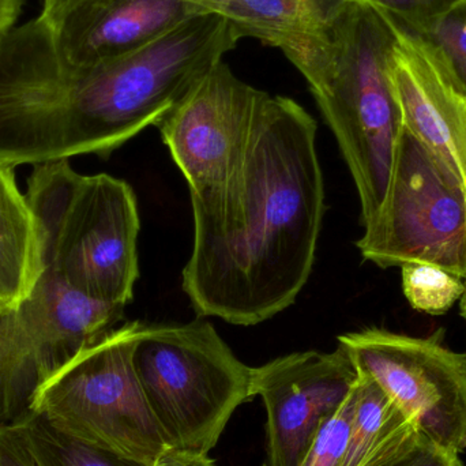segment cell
<instances>
[{
  "label": "cell",
  "mask_w": 466,
  "mask_h": 466,
  "mask_svg": "<svg viewBox=\"0 0 466 466\" xmlns=\"http://www.w3.org/2000/svg\"><path fill=\"white\" fill-rule=\"evenodd\" d=\"M317 130L300 104L268 95L240 174L218 198L193 207L182 285L199 317L252 326L295 303L326 212Z\"/></svg>",
  "instance_id": "obj_1"
},
{
  "label": "cell",
  "mask_w": 466,
  "mask_h": 466,
  "mask_svg": "<svg viewBox=\"0 0 466 466\" xmlns=\"http://www.w3.org/2000/svg\"><path fill=\"white\" fill-rule=\"evenodd\" d=\"M394 37L390 16L353 0L317 35L279 48L306 78L336 137L358 190L363 227L385 201L404 127L389 70Z\"/></svg>",
  "instance_id": "obj_2"
},
{
  "label": "cell",
  "mask_w": 466,
  "mask_h": 466,
  "mask_svg": "<svg viewBox=\"0 0 466 466\" xmlns=\"http://www.w3.org/2000/svg\"><path fill=\"white\" fill-rule=\"evenodd\" d=\"M25 197L40 227L43 268L95 300L133 301L141 223L127 182L84 177L63 160L35 166Z\"/></svg>",
  "instance_id": "obj_3"
},
{
  "label": "cell",
  "mask_w": 466,
  "mask_h": 466,
  "mask_svg": "<svg viewBox=\"0 0 466 466\" xmlns=\"http://www.w3.org/2000/svg\"><path fill=\"white\" fill-rule=\"evenodd\" d=\"M134 367L169 449L210 454L233 413L254 399L244 364L212 323L142 326Z\"/></svg>",
  "instance_id": "obj_4"
},
{
  "label": "cell",
  "mask_w": 466,
  "mask_h": 466,
  "mask_svg": "<svg viewBox=\"0 0 466 466\" xmlns=\"http://www.w3.org/2000/svg\"><path fill=\"white\" fill-rule=\"evenodd\" d=\"M141 322H128L76 353L35 391L29 412L96 451L153 466L169 446L134 367Z\"/></svg>",
  "instance_id": "obj_5"
},
{
  "label": "cell",
  "mask_w": 466,
  "mask_h": 466,
  "mask_svg": "<svg viewBox=\"0 0 466 466\" xmlns=\"http://www.w3.org/2000/svg\"><path fill=\"white\" fill-rule=\"evenodd\" d=\"M356 246L382 268L427 263L466 281V187L405 127L385 201Z\"/></svg>",
  "instance_id": "obj_6"
},
{
  "label": "cell",
  "mask_w": 466,
  "mask_h": 466,
  "mask_svg": "<svg viewBox=\"0 0 466 466\" xmlns=\"http://www.w3.org/2000/svg\"><path fill=\"white\" fill-rule=\"evenodd\" d=\"M125 309L84 295L44 268L26 300L0 325V426L26 415L37 389L115 329Z\"/></svg>",
  "instance_id": "obj_7"
},
{
  "label": "cell",
  "mask_w": 466,
  "mask_h": 466,
  "mask_svg": "<svg viewBox=\"0 0 466 466\" xmlns=\"http://www.w3.org/2000/svg\"><path fill=\"white\" fill-rule=\"evenodd\" d=\"M359 374L374 380L412 419L426 442L460 456L466 451V353L438 337L366 329L339 337Z\"/></svg>",
  "instance_id": "obj_8"
},
{
  "label": "cell",
  "mask_w": 466,
  "mask_h": 466,
  "mask_svg": "<svg viewBox=\"0 0 466 466\" xmlns=\"http://www.w3.org/2000/svg\"><path fill=\"white\" fill-rule=\"evenodd\" d=\"M268 96L221 60L157 126L190 188L191 207L218 198L240 174Z\"/></svg>",
  "instance_id": "obj_9"
},
{
  "label": "cell",
  "mask_w": 466,
  "mask_h": 466,
  "mask_svg": "<svg viewBox=\"0 0 466 466\" xmlns=\"http://www.w3.org/2000/svg\"><path fill=\"white\" fill-rule=\"evenodd\" d=\"M356 380L358 370L339 344L333 352L289 353L254 367L252 394L262 400L268 418V466L300 465Z\"/></svg>",
  "instance_id": "obj_10"
},
{
  "label": "cell",
  "mask_w": 466,
  "mask_h": 466,
  "mask_svg": "<svg viewBox=\"0 0 466 466\" xmlns=\"http://www.w3.org/2000/svg\"><path fill=\"white\" fill-rule=\"evenodd\" d=\"M201 11L186 0H56L40 15L70 65H100L144 48Z\"/></svg>",
  "instance_id": "obj_11"
},
{
  "label": "cell",
  "mask_w": 466,
  "mask_h": 466,
  "mask_svg": "<svg viewBox=\"0 0 466 466\" xmlns=\"http://www.w3.org/2000/svg\"><path fill=\"white\" fill-rule=\"evenodd\" d=\"M394 30L389 70L402 125L466 187L465 93L420 35L396 21Z\"/></svg>",
  "instance_id": "obj_12"
},
{
  "label": "cell",
  "mask_w": 466,
  "mask_h": 466,
  "mask_svg": "<svg viewBox=\"0 0 466 466\" xmlns=\"http://www.w3.org/2000/svg\"><path fill=\"white\" fill-rule=\"evenodd\" d=\"M37 218L16 187L14 167L0 163V309H18L43 273Z\"/></svg>",
  "instance_id": "obj_13"
},
{
  "label": "cell",
  "mask_w": 466,
  "mask_h": 466,
  "mask_svg": "<svg viewBox=\"0 0 466 466\" xmlns=\"http://www.w3.org/2000/svg\"><path fill=\"white\" fill-rule=\"evenodd\" d=\"M421 442L412 419L358 372L355 415L341 466H390Z\"/></svg>",
  "instance_id": "obj_14"
},
{
  "label": "cell",
  "mask_w": 466,
  "mask_h": 466,
  "mask_svg": "<svg viewBox=\"0 0 466 466\" xmlns=\"http://www.w3.org/2000/svg\"><path fill=\"white\" fill-rule=\"evenodd\" d=\"M353 0H223L213 13L226 16L240 38L281 48L317 35Z\"/></svg>",
  "instance_id": "obj_15"
},
{
  "label": "cell",
  "mask_w": 466,
  "mask_h": 466,
  "mask_svg": "<svg viewBox=\"0 0 466 466\" xmlns=\"http://www.w3.org/2000/svg\"><path fill=\"white\" fill-rule=\"evenodd\" d=\"M37 466H141L76 442L33 413L16 419Z\"/></svg>",
  "instance_id": "obj_16"
},
{
  "label": "cell",
  "mask_w": 466,
  "mask_h": 466,
  "mask_svg": "<svg viewBox=\"0 0 466 466\" xmlns=\"http://www.w3.org/2000/svg\"><path fill=\"white\" fill-rule=\"evenodd\" d=\"M402 292L412 309L443 315L461 299L465 281L438 266L407 263L401 266Z\"/></svg>",
  "instance_id": "obj_17"
},
{
  "label": "cell",
  "mask_w": 466,
  "mask_h": 466,
  "mask_svg": "<svg viewBox=\"0 0 466 466\" xmlns=\"http://www.w3.org/2000/svg\"><path fill=\"white\" fill-rule=\"evenodd\" d=\"M416 35L434 49L466 96V0H459Z\"/></svg>",
  "instance_id": "obj_18"
},
{
  "label": "cell",
  "mask_w": 466,
  "mask_h": 466,
  "mask_svg": "<svg viewBox=\"0 0 466 466\" xmlns=\"http://www.w3.org/2000/svg\"><path fill=\"white\" fill-rule=\"evenodd\" d=\"M356 383L341 407L322 424L299 466H341L355 415Z\"/></svg>",
  "instance_id": "obj_19"
},
{
  "label": "cell",
  "mask_w": 466,
  "mask_h": 466,
  "mask_svg": "<svg viewBox=\"0 0 466 466\" xmlns=\"http://www.w3.org/2000/svg\"><path fill=\"white\" fill-rule=\"evenodd\" d=\"M410 32H420L459 0H366Z\"/></svg>",
  "instance_id": "obj_20"
},
{
  "label": "cell",
  "mask_w": 466,
  "mask_h": 466,
  "mask_svg": "<svg viewBox=\"0 0 466 466\" xmlns=\"http://www.w3.org/2000/svg\"><path fill=\"white\" fill-rule=\"evenodd\" d=\"M0 466H37L16 421L0 426Z\"/></svg>",
  "instance_id": "obj_21"
},
{
  "label": "cell",
  "mask_w": 466,
  "mask_h": 466,
  "mask_svg": "<svg viewBox=\"0 0 466 466\" xmlns=\"http://www.w3.org/2000/svg\"><path fill=\"white\" fill-rule=\"evenodd\" d=\"M390 466H465L460 456L448 453L431 443L421 442L407 456L397 460Z\"/></svg>",
  "instance_id": "obj_22"
},
{
  "label": "cell",
  "mask_w": 466,
  "mask_h": 466,
  "mask_svg": "<svg viewBox=\"0 0 466 466\" xmlns=\"http://www.w3.org/2000/svg\"><path fill=\"white\" fill-rule=\"evenodd\" d=\"M153 466H218L210 454L188 453L168 449Z\"/></svg>",
  "instance_id": "obj_23"
},
{
  "label": "cell",
  "mask_w": 466,
  "mask_h": 466,
  "mask_svg": "<svg viewBox=\"0 0 466 466\" xmlns=\"http://www.w3.org/2000/svg\"><path fill=\"white\" fill-rule=\"evenodd\" d=\"M24 7V0H0V38L15 26Z\"/></svg>",
  "instance_id": "obj_24"
},
{
  "label": "cell",
  "mask_w": 466,
  "mask_h": 466,
  "mask_svg": "<svg viewBox=\"0 0 466 466\" xmlns=\"http://www.w3.org/2000/svg\"><path fill=\"white\" fill-rule=\"evenodd\" d=\"M186 2L190 3L191 5H194V7L201 11V13H213L215 8L218 7L223 0H186Z\"/></svg>",
  "instance_id": "obj_25"
},
{
  "label": "cell",
  "mask_w": 466,
  "mask_h": 466,
  "mask_svg": "<svg viewBox=\"0 0 466 466\" xmlns=\"http://www.w3.org/2000/svg\"><path fill=\"white\" fill-rule=\"evenodd\" d=\"M460 309H461L462 318H464L466 322V281L464 293H462L461 299H460Z\"/></svg>",
  "instance_id": "obj_26"
},
{
  "label": "cell",
  "mask_w": 466,
  "mask_h": 466,
  "mask_svg": "<svg viewBox=\"0 0 466 466\" xmlns=\"http://www.w3.org/2000/svg\"><path fill=\"white\" fill-rule=\"evenodd\" d=\"M56 2V0H41V5H51V3Z\"/></svg>",
  "instance_id": "obj_27"
},
{
  "label": "cell",
  "mask_w": 466,
  "mask_h": 466,
  "mask_svg": "<svg viewBox=\"0 0 466 466\" xmlns=\"http://www.w3.org/2000/svg\"><path fill=\"white\" fill-rule=\"evenodd\" d=\"M5 314H7V312H3L2 309H0V325H2L3 318H5Z\"/></svg>",
  "instance_id": "obj_28"
},
{
  "label": "cell",
  "mask_w": 466,
  "mask_h": 466,
  "mask_svg": "<svg viewBox=\"0 0 466 466\" xmlns=\"http://www.w3.org/2000/svg\"><path fill=\"white\" fill-rule=\"evenodd\" d=\"M262 466H268V464H263Z\"/></svg>",
  "instance_id": "obj_29"
}]
</instances>
